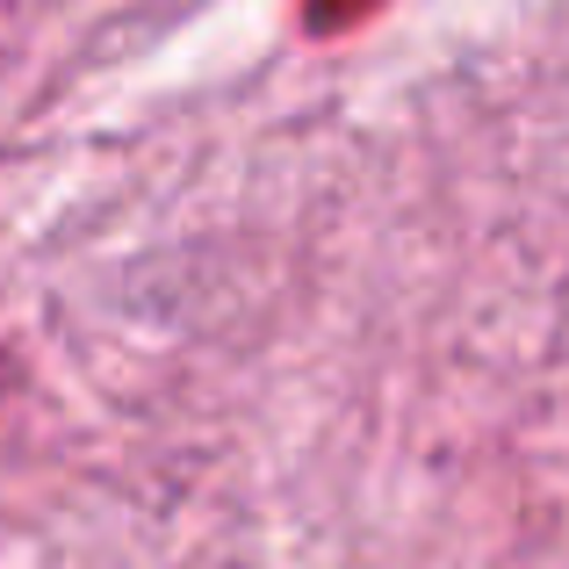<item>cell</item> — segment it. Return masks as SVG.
I'll list each match as a JSON object with an SVG mask.
<instances>
[]
</instances>
